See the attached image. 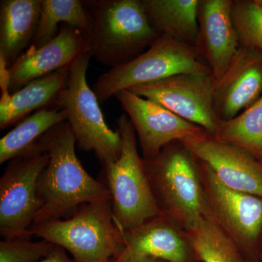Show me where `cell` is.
<instances>
[{"mask_svg": "<svg viewBox=\"0 0 262 262\" xmlns=\"http://www.w3.org/2000/svg\"><path fill=\"white\" fill-rule=\"evenodd\" d=\"M39 141L49 162L38 182L40 209L33 225L69 218L82 205L112 199L104 183L91 177L77 158L75 137L67 121Z\"/></svg>", "mask_w": 262, "mask_h": 262, "instance_id": "cell-1", "label": "cell"}, {"mask_svg": "<svg viewBox=\"0 0 262 262\" xmlns=\"http://www.w3.org/2000/svg\"><path fill=\"white\" fill-rule=\"evenodd\" d=\"M84 4L91 20L89 51L110 69L132 61L160 36L141 0H91Z\"/></svg>", "mask_w": 262, "mask_h": 262, "instance_id": "cell-2", "label": "cell"}, {"mask_svg": "<svg viewBox=\"0 0 262 262\" xmlns=\"http://www.w3.org/2000/svg\"><path fill=\"white\" fill-rule=\"evenodd\" d=\"M29 234L64 248L78 262H113L125 248L112 199L82 205L69 218L33 225Z\"/></svg>", "mask_w": 262, "mask_h": 262, "instance_id": "cell-3", "label": "cell"}, {"mask_svg": "<svg viewBox=\"0 0 262 262\" xmlns=\"http://www.w3.org/2000/svg\"><path fill=\"white\" fill-rule=\"evenodd\" d=\"M117 124L122 138L121 155L116 162L103 167V182L111 195L115 224L120 230L127 231L162 213L138 151L137 136L130 118L122 114Z\"/></svg>", "mask_w": 262, "mask_h": 262, "instance_id": "cell-4", "label": "cell"}, {"mask_svg": "<svg viewBox=\"0 0 262 262\" xmlns=\"http://www.w3.org/2000/svg\"><path fill=\"white\" fill-rule=\"evenodd\" d=\"M144 167L160 211L183 229L195 225L203 215V192L198 161L180 141L163 148Z\"/></svg>", "mask_w": 262, "mask_h": 262, "instance_id": "cell-5", "label": "cell"}, {"mask_svg": "<svg viewBox=\"0 0 262 262\" xmlns=\"http://www.w3.org/2000/svg\"><path fill=\"white\" fill-rule=\"evenodd\" d=\"M196 48L160 35L144 53L125 64L99 76L93 91L100 103L119 92L174 75H211V70Z\"/></svg>", "mask_w": 262, "mask_h": 262, "instance_id": "cell-6", "label": "cell"}, {"mask_svg": "<svg viewBox=\"0 0 262 262\" xmlns=\"http://www.w3.org/2000/svg\"><path fill=\"white\" fill-rule=\"evenodd\" d=\"M91 58L90 52H85L71 66L68 82L58 96L56 106L64 111L77 147L93 151L103 168L120 158L122 138L117 129L112 130L105 122L99 101L88 83L87 71Z\"/></svg>", "mask_w": 262, "mask_h": 262, "instance_id": "cell-7", "label": "cell"}, {"mask_svg": "<svg viewBox=\"0 0 262 262\" xmlns=\"http://www.w3.org/2000/svg\"><path fill=\"white\" fill-rule=\"evenodd\" d=\"M198 161L203 215L232 239L246 259H258L262 233V198L227 187L211 168Z\"/></svg>", "mask_w": 262, "mask_h": 262, "instance_id": "cell-8", "label": "cell"}, {"mask_svg": "<svg viewBox=\"0 0 262 262\" xmlns=\"http://www.w3.org/2000/svg\"><path fill=\"white\" fill-rule=\"evenodd\" d=\"M49 155L39 141L8 162L0 179V234L3 239H31L29 232L40 209L39 177Z\"/></svg>", "mask_w": 262, "mask_h": 262, "instance_id": "cell-9", "label": "cell"}, {"mask_svg": "<svg viewBox=\"0 0 262 262\" xmlns=\"http://www.w3.org/2000/svg\"><path fill=\"white\" fill-rule=\"evenodd\" d=\"M214 80L211 75L183 74L136 86L128 91L151 100L215 136L221 120L213 106Z\"/></svg>", "mask_w": 262, "mask_h": 262, "instance_id": "cell-10", "label": "cell"}, {"mask_svg": "<svg viewBox=\"0 0 262 262\" xmlns=\"http://www.w3.org/2000/svg\"><path fill=\"white\" fill-rule=\"evenodd\" d=\"M115 97L121 103L134 125L144 159L155 158L163 147L173 141L192 137L205 130L158 103L128 90L120 91Z\"/></svg>", "mask_w": 262, "mask_h": 262, "instance_id": "cell-11", "label": "cell"}, {"mask_svg": "<svg viewBox=\"0 0 262 262\" xmlns=\"http://www.w3.org/2000/svg\"><path fill=\"white\" fill-rule=\"evenodd\" d=\"M180 141L227 187L262 198V163L247 151L206 130Z\"/></svg>", "mask_w": 262, "mask_h": 262, "instance_id": "cell-12", "label": "cell"}, {"mask_svg": "<svg viewBox=\"0 0 262 262\" xmlns=\"http://www.w3.org/2000/svg\"><path fill=\"white\" fill-rule=\"evenodd\" d=\"M262 96V54L239 46L220 80L214 81L213 106L221 121H228Z\"/></svg>", "mask_w": 262, "mask_h": 262, "instance_id": "cell-13", "label": "cell"}, {"mask_svg": "<svg viewBox=\"0 0 262 262\" xmlns=\"http://www.w3.org/2000/svg\"><path fill=\"white\" fill-rule=\"evenodd\" d=\"M58 35L39 48H29L10 66L9 94L53 72L69 68L85 52L87 39L78 29L63 24Z\"/></svg>", "mask_w": 262, "mask_h": 262, "instance_id": "cell-14", "label": "cell"}, {"mask_svg": "<svg viewBox=\"0 0 262 262\" xmlns=\"http://www.w3.org/2000/svg\"><path fill=\"white\" fill-rule=\"evenodd\" d=\"M232 0H199V39L196 50L220 80L238 51V36L232 17Z\"/></svg>", "mask_w": 262, "mask_h": 262, "instance_id": "cell-15", "label": "cell"}, {"mask_svg": "<svg viewBox=\"0 0 262 262\" xmlns=\"http://www.w3.org/2000/svg\"><path fill=\"white\" fill-rule=\"evenodd\" d=\"M121 232L125 252L168 262H198L184 229L163 213L136 228Z\"/></svg>", "mask_w": 262, "mask_h": 262, "instance_id": "cell-16", "label": "cell"}, {"mask_svg": "<svg viewBox=\"0 0 262 262\" xmlns=\"http://www.w3.org/2000/svg\"><path fill=\"white\" fill-rule=\"evenodd\" d=\"M42 0L0 2V58L8 68L30 46L39 24Z\"/></svg>", "mask_w": 262, "mask_h": 262, "instance_id": "cell-17", "label": "cell"}, {"mask_svg": "<svg viewBox=\"0 0 262 262\" xmlns=\"http://www.w3.org/2000/svg\"><path fill=\"white\" fill-rule=\"evenodd\" d=\"M65 68L32 81L16 92L2 96L0 101V128H8L32 113L55 107L58 96L70 77Z\"/></svg>", "mask_w": 262, "mask_h": 262, "instance_id": "cell-18", "label": "cell"}, {"mask_svg": "<svg viewBox=\"0 0 262 262\" xmlns=\"http://www.w3.org/2000/svg\"><path fill=\"white\" fill-rule=\"evenodd\" d=\"M148 20L160 35L198 47L199 0H141Z\"/></svg>", "mask_w": 262, "mask_h": 262, "instance_id": "cell-19", "label": "cell"}, {"mask_svg": "<svg viewBox=\"0 0 262 262\" xmlns=\"http://www.w3.org/2000/svg\"><path fill=\"white\" fill-rule=\"evenodd\" d=\"M67 121L63 110L49 107L26 117L0 139V164L23 155L56 125Z\"/></svg>", "mask_w": 262, "mask_h": 262, "instance_id": "cell-20", "label": "cell"}, {"mask_svg": "<svg viewBox=\"0 0 262 262\" xmlns=\"http://www.w3.org/2000/svg\"><path fill=\"white\" fill-rule=\"evenodd\" d=\"M59 24H67L78 29L87 39L91 31V20L84 1L42 0L37 32L29 48L42 47L54 39L59 32Z\"/></svg>", "mask_w": 262, "mask_h": 262, "instance_id": "cell-21", "label": "cell"}, {"mask_svg": "<svg viewBox=\"0 0 262 262\" xmlns=\"http://www.w3.org/2000/svg\"><path fill=\"white\" fill-rule=\"evenodd\" d=\"M184 232L198 262L246 261L235 243L205 216Z\"/></svg>", "mask_w": 262, "mask_h": 262, "instance_id": "cell-22", "label": "cell"}, {"mask_svg": "<svg viewBox=\"0 0 262 262\" xmlns=\"http://www.w3.org/2000/svg\"><path fill=\"white\" fill-rule=\"evenodd\" d=\"M214 136L245 150L262 163V96L232 120L221 121Z\"/></svg>", "mask_w": 262, "mask_h": 262, "instance_id": "cell-23", "label": "cell"}, {"mask_svg": "<svg viewBox=\"0 0 262 262\" xmlns=\"http://www.w3.org/2000/svg\"><path fill=\"white\" fill-rule=\"evenodd\" d=\"M232 17L241 46L262 54L261 0H232Z\"/></svg>", "mask_w": 262, "mask_h": 262, "instance_id": "cell-24", "label": "cell"}, {"mask_svg": "<svg viewBox=\"0 0 262 262\" xmlns=\"http://www.w3.org/2000/svg\"><path fill=\"white\" fill-rule=\"evenodd\" d=\"M54 246L45 239L34 242L21 237L3 239L0 242V262H40Z\"/></svg>", "mask_w": 262, "mask_h": 262, "instance_id": "cell-25", "label": "cell"}, {"mask_svg": "<svg viewBox=\"0 0 262 262\" xmlns=\"http://www.w3.org/2000/svg\"><path fill=\"white\" fill-rule=\"evenodd\" d=\"M113 262H168L164 260L151 257V256H144V255L134 254L122 251L118 257L114 259Z\"/></svg>", "mask_w": 262, "mask_h": 262, "instance_id": "cell-26", "label": "cell"}, {"mask_svg": "<svg viewBox=\"0 0 262 262\" xmlns=\"http://www.w3.org/2000/svg\"><path fill=\"white\" fill-rule=\"evenodd\" d=\"M40 262H78L75 258H71L67 255L64 248L55 246L53 251L50 253L47 257Z\"/></svg>", "mask_w": 262, "mask_h": 262, "instance_id": "cell-27", "label": "cell"}, {"mask_svg": "<svg viewBox=\"0 0 262 262\" xmlns=\"http://www.w3.org/2000/svg\"><path fill=\"white\" fill-rule=\"evenodd\" d=\"M258 259L262 262V249L259 251V253H258Z\"/></svg>", "mask_w": 262, "mask_h": 262, "instance_id": "cell-28", "label": "cell"}, {"mask_svg": "<svg viewBox=\"0 0 262 262\" xmlns=\"http://www.w3.org/2000/svg\"><path fill=\"white\" fill-rule=\"evenodd\" d=\"M245 262H261L258 259H246Z\"/></svg>", "mask_w": 262, "mask_h": 262, "instance_id": "cell-29", "label": "cell"}, {"mask_svg": "<svg viewBox=\"0 0 262 262\" xmlns=\"http://www.w3.org/2000/svg\"><path fill=\"white\" fill-rule=\"evenodd\" d=\"M261 1H262V0H261Z\"/></svg>", "mask_w": 262, "mask_h": 262, "instance_id": "cell-30", "label": "cell"}]
</instances>
